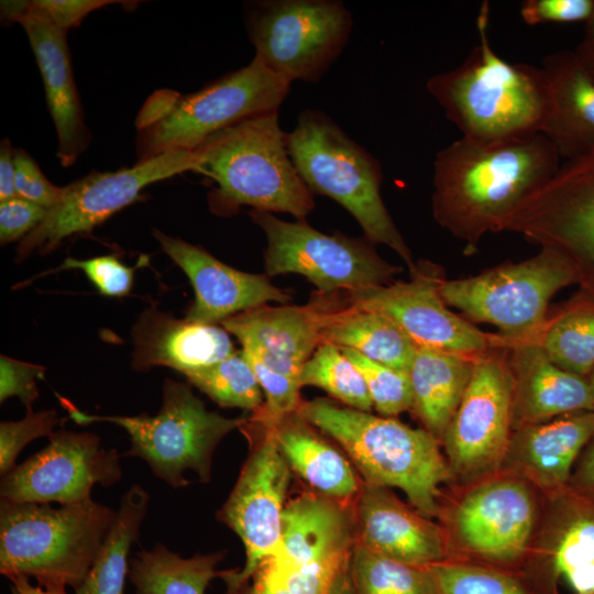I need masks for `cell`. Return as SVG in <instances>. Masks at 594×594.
Segmentation results:
<instances>
[{
    "mask_svg": "<svg viewBox=\"0 0 594 594\" xmlns=\"http://www.w3.org/2000/svg\"><path fill=\"white\" fill-rule=\"evenodd\" d=\"M54 409L37 413L26 411L23 419L0 424V473L8 474L16 464L21 451L33 440L51 437L62 422Z\"/></svg>",
    "mask_w": 594,
    "mask_h": 594,
    "instance_id": "cell-42",
    "label": "cell"
},
{
    "mask_svg": "<svg viewBox=\"0 0 594 594\" xmlns=\"http://www.w3.org/2000/svg\"><path fill=\"white\" fill-rule=\"evenodd\" d=\"M574 52L583 66L594 78V38H583Z\"/></svg>",
    "mask_w": 594,
    "mask_h": 594,
    "instance_id": "cell-51",
    "label": "cell"
},
{
    "mask_svg": "<svg viewBox=\"0 0 594 594\" xmlns=\"http://www.w3.org/2000/svg\"><path fill=\"white\" fill-rule=\"evenodd\" d=\"M550 88V110L542 134L564 161L594 151V78L574 51L542 59Z\"/></svg>",
    "mask_w": 594,
    "mask_h": 594,
    "instance_id": "cell-28",
    "label": "cell"
},
{
    "mask_svg": "<svg viewBox=\"0 0 594 594\" xmlns=\"http://www.w3.org/2000/svg\"><path fill=\"white\" fill-rule=\"evenodd\" d=\"M153 237L188 276L195 300L186 319L216 324L268 301L287 302L290 296L273 285L267 275L250 274L220 262L200 246L169 237L158 230Z\"/></svg>",
    "mask_w": 594,
    "mask_h": 594,
    "instance_id": "cell-20",
    "label": "cell"
},
{
    "mask_svg": "<svg viewBox=\"0 0 594 594\" xmlns=\"http://www.w3.org/2000/svg\"><path fill=\"white\" fill-rule=\"evenodd\" d=\"M594 9V0H526L519 13L528 25L543 23L586 22Z\"/></svg>",
    "mask_w": 594,
    "mask_h": 594,
    "instance_id": "cell-46",
    "label": "cell"
},
{
    "mask_svg": "<svg viewBox=\"0 0 594 594\" xmlns=\"http://www.w3.org/2000/svg\"><path fill=\"white\" fill-rule=\"evenodd\" d=\"M340 349L362 373L373 407L381 416L394 417L411 409L413 395L407 371L377 363L348 348Z\"/></svg>",
    "mask_w": 594,
    "mask_h": 594,
    "instance_id": "cell-40",
    "label": "cell"
},
{
    "mask_svg": "<svg viewBox=\"0 0 594 594\" xmlns=\"http://www.w3.org/2000/svg\"><path fill=\"white\" fill-rule=\"evenodd\" d=\"M298 414L343 448L364 483L397 487L421 515L437 518L441 486L451 484V473L433 435L326 398L304 402Z\"/></svg>",
    "mask_w": 594,
    "mask_h": 594,
    "instance_id": "cell-3",
    "label": "cell"
},
{
    "mask_svg": "<svg viewBox=\"0 0 594 594\" xmlns=\"http://www.w3.org/2000/svg\"><path fill=\"white\" fill-rule=\"evenodd\" d=\"M438 266L420 262L408 282L344 292L349 304L374 310L393 320L420 348L476 358L503 344L501 334H488L452 312L439 286Z\"/></svg>",
    "mask_w": 594,
    "mask_h": 594,
    "instance_id": "cell-18",
    "label": "cell"
},
{
    "mask_svg": "<svg viewBox=\"0 0 594 594\" xmlns=\"http://www.w3.org/2000/svg\"><path fill=\"white\" fill-rule=\"evenodd\" d=\"M290 85L254 56L246 66L196 92L155 91L136 118V162L167 152L193 151L238 122L276 111Z\"/></svg>",
    "mask_w": 594,
    "mask_h": 594,
    "instance_id": "cell-6",
    "label": "cell"
},
{
    "mask_svg": "<svg viewBox=\"0 0 594 594\" xmlns=\"http://www.w3.org/2000/svg\"><path fill=\"white\" fill-rule=\"evenodd\" d=\"M250 216L266 237L267 276L299 274L318 292L333 294L388 285L399 272L376 253L367 239L329 235L305 219L289 222L261 210L253 209Z\"/></svg>",
    "mask_w": 594,
    "mask_h": 594,
    "instance_id": "cell-14",
    "label": "cell"
},
{
    "mask_svg": "<svg viewBox=\"0 0 594 594\" xmlns=\"http://www.w3.org/2000/svg\"><path fill=\"white\" fill-rule=\"evenodd\" d=\"M575 284L568 264L553 251L505 263L479 275L442 279L440 295L468 318L495 326L507 341L539 334L551 298Z\"/></svg>",
    "mask_w": 594,
    "mask_h": 594,
    "instance_id": "cell-11",
    "label": "cell"
},
{
    "mask_svg": "<svg viewBox=\"0 0 594 594\" xmlns=\"http://www.w3.org/2000/svg\"><path fill=\"white\" fill-rule=\"evenodd\" d=\"M193 151L199 158L196 173L216 183L208 198L215 213L229 216L250 206L301 220L315 208L312 193L288 154L278 110L238 122Z\"/></svg>",
    "mask_w": 594,
    "mask_h": 594,
    "instance_id": "cell-4",
    "label": "cell"
},
{
    "mask_svg": "<svg viewBox=\"0 0 594 594\" xmlns=\"http://www.w3.org/2000/svg\"><path fill=\"white\" fill-rule=\"evenodd\" d=\"M301 386H316L350 408L371 411L373 403L360 370L345 356L340 346L322 342L302 365Z\"/></svg>",
    "mask_w": 594,
    "mask_h": 594,
    "instance_id": "cell-38",
    "label": "cell"
},
{
    "mask_svg": "<svg viewBox=\"0 0 594 594\" xmlns=\"http://www.w3.org/2000/svg\"><path fill=\"white\" fill-rule=\"evenodd\" d=\"M14 22L24 28L35 55L57 133V157L68 167L89 145L90 133L73 75L67 31L31 14L20 15Z\"/></svg>",
    "mask_w": 594,
    "mask_h": 594,
    "instance_id": "cell-25",
    "label": "cell"
},
{
    "mask_svg": "<svg viewBox=\"0 0 594 594\" xmlns=\"http://www.w3.org/2000/svg\"><path fill=\"white\" fill-rule=\"evenodd\" d=\"M194 151L167 152L116 172H91L63 187L61 199L16 249L22 261L33 253L47 254L76 234L91 232L118 211L134 202L151 184L185 172H197Z\"/></svg>",
    "mask_w": 594,
    "mask_h": 594,
    "instance_id": "cell-15",
    "label": "cell"
},
{
    "mask_svg": "<svg viewBox=\"0 0 594 594\" xmlns=\"http://www.w3.org/2000/svg\"><path fill=\"white\" fill-rule=\"evenodd\" d=\"M13 594H68L67 590H46L40 585H33L30 579L23 575H15L9 579Z\"/></svg>",
    "mask_w": 594,
    "mask_h": 594,
    "instance_id": "cell-50",
    "label": "cell"
},
{
    "mask_svg": "<svg viewBox=\"0 0 594 594\" xmlns=\"http://www.w3.org/2000/svg\"><path fill=\"white\" fill-rule=\"evenodd\" d=\"M135 370L167 366L184 375L210 366L235 350L224 328L176 319L156 308L146 309L133 331Z\"/></svg>",
    "mask_w": 594,
    "mask_h": 594,
    "instance_id": "cell-26",
    "label": "cell"
},
{
    "mask_svg": "<svg viewBox=\"0 0 594 594\" xmlns=\"http://www.w3.org/2000/svg\"><path fill=\"white\" fill-rule=\"evenodd\" d=\"M148 493L133 484L120 498L114 521L81 585L74 594H123L130 549L147 514Z\"/></svg>",
    "mask_w": 594,
    "mask_h": 594,
    "instance_id": "cell-33",
    "label": "cell"
},
{
    "mask_svg": "<svg viewBox=\"0 0 594 594\" xmlns=\"http://www.w3.org/2000/svg\"><path fill=\"white\" fill-rule=\"evenodd\" d=\"M249 424L260 435L243 431L250 438L251 452L218 513V519L239 536L245 550L242 569L221 572L227 588L248 581L276 551L290 481L292 469L277 447L273 429Z\"/></svg>",
    "mask_w": 594,
    "mask_h": 594,
    "instance_id": "cell-16",
    "label": "cell"
},
{
    "mask_svg": "<svg viewBox=\"0 0 594 594\" xmlns=\"http://www.w3.org/2000/svg\"><path fill=\"white\" fill-rule=\"evenodd\" d=\"M594 436V410L565 414L513 430L499 473L519 477L543 495L568 486L573 466Z\"/></svg>",
    "mask_w": 594,
    "mask_h": 594,
    "instance_id": "cell-23",
    "label": "cell"
},
{
    "mask_svg": "<svg viewBox=\"0 0 594 594\" xmlns=\"http://www.w3.org/2000/svg\"><path fill=\"white\" fill-rule=\"evenodd\" d=\"M538 338L557 366L587 378L594 369V296L581 290L546 320Z\"/></svg>",
    "mask_w": 594,
    "mask_h": 594,
    "instance_id": "cell-36",
    "label": "cell"
},
{
    "mask_svg": "<svg viewBox=\"0 0 594 594\" xmlns=\"http://www.w3.org/2000/svg\"><path fill=\"white\" fill-rule=\"evenodd\" d=\"M526 565L563 579L573 594H594V504L568 486L543 495Z\"/></svg>",
    "mask_w": 594,
    "mask_h": 594,
    "instance_id": "cell-21",
    "label": "cell"
},
{
    "mask_svg": "<svg viewBox=\"0 0 594 594\" xmlns=\"http://www.w3.org/2000/svg\"><path fill=\"white\" fill-rule=\"evenodd\" d=\"M117 510L94 499L0 504V573L46 590H77L91 569Z\"/></svg>",
    "mask_w": 594,
    "mask_h": 594,
    "instance_id": "cell-5",
    "label": "cell"
},
{
    "mask_svg": "<svg viewBox=\"0 0 594 594\" xmlns=\"http://www.w3.org/2000/svg\"><path fill=\"white\" fill-rule=\"evenodd\" d=\"M568 487L594 504V436L580 453L571 472Z\"/></svg>",
    "mask_w": 594,
    "mask_h": 594,
    "instance_id": "cell-48",
    "label": "cell"
},
{
    "mask_svg": "<svg viewBox=\"0 0 594 594\" xmlns=\"http://www.w3.org/2000/svg\"><path fill=\"white\" fill-rule=\"evenodd\" d=\"M353 505L320 493H304L286 504L280 542L261 564L293 568L354 546Z\"/></svg>",
    "mask_w": 594,
    "mask_h": 594,
    "instance_id": "cell-27",
    "label": "cell"
},
{
    "mask_svg": "<svg viewBox=\"0 0 594 594\" xmlns=\"http://www.w3.org/2000/svg\"><path fill=\"white\" fill-rule=\"evenodd\" d=\"M343 302V292H318L306 305H263L234 315L221 324L239 340L246 358L299 381L302 365L323 342L328 315Z\"/></svg>",
    "mask_w": 594,
    "mask_h": 594,
    "instance_id": "cell-19",
    "label": "cell"
},
{
    "mask_svg": "<svg viewBox=\"0 0 594 594\" xmlns=\"http://www.w3.org/2000/svg\"><path fill=\"white\" fill-rule=\"evenodd\" d=\"M430 570L437 594H559V582L531 566L509 569L449 559Z\"/></svg>",
    "mask_w": 594,
    "mask_h": 594,
    "instance_id": "cell-35",
    "label": "cell"
},
{
    "mask_svg": "<svg viewBox=\"0 0 594 594\" xmlns=\"http://www.w3.org/2000/svg\"><path fill=\"white\" fill-rule=\"evenodd\" d=\"M224 551L183 558L164 543L143 549L130 559L128 578L135 594H205L220 578Z\"/></svg>",
    "mask_w": 594,
    "mask_h": 594,
    "instance_id": "cell-32",
    "label": "cell"
},
{
    "mask_svg": "<svg viewBox=\"0 0 594 594\" xmlns=\"http://www.w3.org/2000/svg\"><path fill=\"white\" fill-rule=\"evenodd\" d=\"M353 509L356 542L365 548L413 565L430 566L448 559L441 526L391 488L363 482Z\"/></svg>",
    "mask_w": 594,
    "mask_h": 594,
    "instance_id": "cell-22",
    "label": "cell"
},
{
    "mask_svg": "<svg viewBox=\"0 0 594 594\" xmlns=\"http://www.w3.org/2000/svg\"><path fill=\"white\" fill-rule=\"evenodd\" d=\"M584 38H594V9L591 16L585 22Z\"/></svg>",
    "mask_w": 594,
    "mask_h": 594,
    "instance_id": "cell-52",
    "label": "cell"
},
{
    "mask_svg": "<svg viewBox=\"0 0 594 594\" xmlns=\"http://www.w3.org/2000/svg\"><path fill=\"white\" fill-rule=\"evenodd\" d=\"M38 452L2 476L1 502L69 505L90 501L95 485L121 480L120 455L92 432L57 430Z\"/></svg>",
    "mask_w": 594,
    "mask_h": 594,
    "instance_id": "cell-17",
    "label": "cell"
},
{
    "mask_svg": "<svg viewBox=\"0 0 594 594\" xmlns=\"http://www.w3.org/2000/svg\"><path fill=\"white\" fill-rule=\"evenodd\" d=\"M475 359L417 346L408 370L411 409L440 443L468 388Z\"/></svg>",
    "mask_w": 594,
    "mask_h": 594,
    "instance_id": "cell-30",
    "label": "cell"
},
{
    "mask_svg": "<svg viewBox=\"0 0 594 594\" xmlns=\"http://www.w3.org/2000/svg\"><path fill=\"white\" fill-rule=\"evenodd\" d=\"M351 579L354 594H437L430 566L387 558L356 541L351 559Z\"/></svg>",
    "mask_w": 594,
    "mask_h": 594,
    "instance_id": "cell-37",
    "label": "cell"
},
{
    "mask_svg": "<svg viewBox=\"0 0 594 594\" xmlns=\"http://www.w3.org/2000/svg\"><path fill=\"white\" fill-rule=\"evenodd\" d=\"M587 381H588V385H590V389H591V395H592V400H593V408H594V369L592 370L590 376L587 377Z\"/></svg>",
    "mask_w": 594,
    "mask_h": 594,
    "instance_id": "cell-53",
    "label": "cell"
},
{
    "mask_svg": "<svg viewBox=\"0 0 594 594\" xmlns=\"http://www.w3.org/2000/svg\"><path fill=\"white\" fill-rule=\"evenodd\" d=\"M542 134L485 143L461 138L436 154L432 213L474 253L487 232L503 231L513 211L559 169Z\"/></svg>",
    "mask_w": 594,
    "mask_h": 594,
    "instance_id": "cell-1",
    "label": "cell"
},
{
    "mask_svg": "<svg viewBox=\"0 0 594 594\" xmlns=\"http://www.w3.org/2000/svg\"><path fill=\"white\" fill-rule=\"evenodd\" d=\"M79 270L100 294L123 297L132 288L134 267L122 263L116 255H101L86 260L67 257L56 271Z\"/></svg>",
    "mask_w": 594,
    "mask_h": 594,
    "instance_id": "cell-43",
    "label": "cell"
},
{
    "mask_svg": "<svg viewBox=\"0 0 594 594\" xmlns=\"http://www.w3.org/2000/svg\"><path fill=\"white\" fill-rule=\"evenodd\" d=\"M513 374L503 344L476 356L464 396L441 440L449 488L465 487L501 471L513 432Z\"/></svg>",
    "mask_w": 594,
    "mask_h": 594,
    "instance_id": "cell-12",
    "label": "cell"
},
{
    "mask_svg": "<svg viewBox=\"0 0 594 594\" xmlns=\"http://www.w3.org/2000/svg\"><path fill=\"white\" fill-rule=\"evenodd\" d=\"M14 151L8 139L0 144V201L18 197L15 190Z\"/></svg>",
    "mask_w": 594,
    "mask_h": 594,
    "instance_id": "cell-49",
    "label": "cell"
},
{
    "mask_svg": "<svg viewBox=\"0 0 594 594\" xmlns=\"http://www.w3.org/2000/svg\"><path fill=\"white\" fill-rule=\"evenodd\" d=\"M188 382L221 407L256 411L264 404L263 392L244 353L185 374Z\"/></svg>",
    "mask_w": 594,
    "mask_h": 594,
    "instance_id": "cell-39",
    "label": "cell"
},
{
    "mask_svg": "<svg viewBox=\"0 0 594 594\" xmlns=\"http://www.w3.org/2000/svg\"><path fill=\"white\" fill-rule=\"evenodd\" d=\"M290 160L308 189L346 209L373 244L394 250L416 270L411 251L388 213L381 195L378 161L354 142L328 114L306 109L286 133Z\"/></svg>",
    "mask_w": 594,
    "mask_h": 594,
    "instance_id": "cell-7",
    "label": "cell"
},
{
    "mask_svg": "<svg viewBox=\"0 0 594 594\" xmlns=\"http://www.w3.org/2000/svg\"><path fill=\"white\" fill-rule=\"evenodd\" d=\"M61 400L69 418L79 425L106 421L123 428L131 443L124 455L145 461L156 477L174 488L189 484L186 471L208 483L218 444L246 422L244 417L227 418L208 410L189 385L173 380L164 382L162 406L154 416L90 415Z\"/></svg>",
    "mask_w": 594,
    "mask_h": 594,
    "instance_id": "cell-9",
    "label": "cell"
},
{
    "mask_svg": "<svg viewBox=\"0 0 594 594\" xmlns=\"http://www.w3.org/2000/svg\"><path fill=\"white\" fill-rule=\"evenodd\" d=\"M118 3L108 0H34L1 1V16L14 22L20 15L31 14L42 18L68 31L78 26L92 11L105 6Z\"/></svg>",
    "mask_w": 594,
    "mask_h": 594,
    "instance_id": "cell-41",
    "label": "cell"
},
{
    "mask_svg": "<svg viewBox=\"0 0 594 594\" xmlns=\"http://www.w3.org/2000/svg\"><path fill=\"white\" fill-rule=\"evenodd\" d=\"M271 429L289 468L317 493L344 503L354 502L363 483L351 463L298 411L286 416Z\"/></svg>",
    "mask_w": 594,
    "mask_h": 594,
    "instance_id": "cell-29",
    "label": "cell"
},
{
    "mask_svg": "<svg viewBox=\"0 0 594 594\" xmlns=\"http://www.w3.org/2000/svg\"><path fill=\"white\" fill-rule=\"evenodd\" d=\"M46 212V208L21 197L0 201L1 244L24 239L43 221Z\"/></svg>",
    "mask_w": 594,
    "mask_h": 594,
    "instance_id": "cell-47",
    "label": "cell"
},
{
    "mask_svg": "<svg viewBox=\"0 0 594 594\" xmlns=\"http://www.w3.org/2000/svg\"><path fill=\"white\" fill-rule=\"evenodd\" d=\"M322 340L407 372L417 350V345L393 320L377 311L349 304L345 296L344 302L328 315Z\"/></svg>",
    "mask_w": 594,
    "mask_h": 594,
    "instance_id": "cell-31",
    "label": "cell"
},
{
    "mask_svg": "<svg viewBox=\"0 0 594 594\" xmlns=\"http://www.w3.org/2000/svg\"><path fill=\"white\" fill-rule=\"evenodd\" d=\"M45 369L1 355L0 359V402L18 397L32 411L38 397L37 381L44 377Z\"/></svg>",
    "mask_w": 594,
    "mask_h": 594,
    "instance_id": "cell-44",
    "label": "cell"
},
{
    "mask_svg": "<svg viewBox=\"0 0 594 594\" xmlns=\"http://www.w3.org/2000/svg\"><path fill=\"white\" fill-rule=\"evenodd\" d=\"M251 44L272 72L290 84L318 82L341 55L352 14L334 0H266L246 8Z\"/></svg>",
    "mask_w": 594,
    "mask_h": 594,
    "instance_id": "cell-10",
    "label": "cell"
},
{
    "mask_svg": "<svg viewBox=\"0 0 594 594\" xmlns=\"http://www.w3.org/2000/svg\"><path fill=\"white\" fill-rule=\"evenodd\" d=\"M488 15L484 1L476 18L480 43L461 65L432 76L427 90L463 138L493 143L542 133L550 110L546 73L497 55L488 42Z\"/></svg>",
    "mask_w": 594,
    "mask_h": 594,
    "instance_id": "cell-2",
    "label": "cell"
},
{
    "mask_svg": "<svg viewBox=\"0 0 594 594\" xmlns=\"http://www.w3.org/2000/svg\"><path fill=\"white\" fill-rule=\"evenodd\" d=\"M353 547L299 566L279 569L261 564L248 581L227 588L226 594H354Z\"/></svg>",
    "mask_w": 594,
    "mask_h": 594,
    "instance_id": "cell-34",
    "label": "cell"
},
{
    "mask_svg": "<svg viewBox=\"0 0 594 594\" xmlns=\"http://www.w3.org/2000/svg\"><path fill=\"white\" fill-rule=\"evenodd\" d=\"M557 253L594 296V151L564 161L507 218L503 231Z\"/></svg>",
    "mask_w": 594,
    "mask_h": 594,
    "instance_id": "cell-13",
    "label": "cell"
},
{
    "mask_svg": "<svg viewBox=\"0 0 594 594\" xmlns=\"http://www.w3.org/2000/svg\"><path fill=\"white\" fill-rule=\"evenodd\" d=\"M543 506L530 483L497 473L443 493L437 518L449 550L447 560L522 569L529 560Z\"/></svg>",
    "mask_w": 594,
    "mask_h": 594,
    "instance_id": "cell-8",
    "label": "cell"
},
{
    "mask_svg": "<svg viewBox=\"0 0 594 594\" xmlns=\"http://www.w3.org/2000/svg\"><path fill=\"white\" fill-rule=\"evenodd\" d=\"M538 336L516 341L504 338L513 374V430L570 413L594 410L587 378L557 366L544 353Z\"/></svg>",
    "mask_w": 594,
    "mask_h": 594,
    "instance_id": "cell-24",
    "label": "cell"
},
{
    "mask_svg": "<svg viewBox=\"0 0 594 594\" xmlns=\"http://www.w3.org/2000/svg\"><path fill=\"white\" fill-rule=\"evenodd\" d=\"M14 165L18 197L46 209L52 208L61 199L63 187L52 184L28 152L15 148Z\"/></svg>",
    "mask_w": 594,
    "mask_h": 594,
    "instance_id": "cell-45",
    "label": "cell"
}]
</instances>
